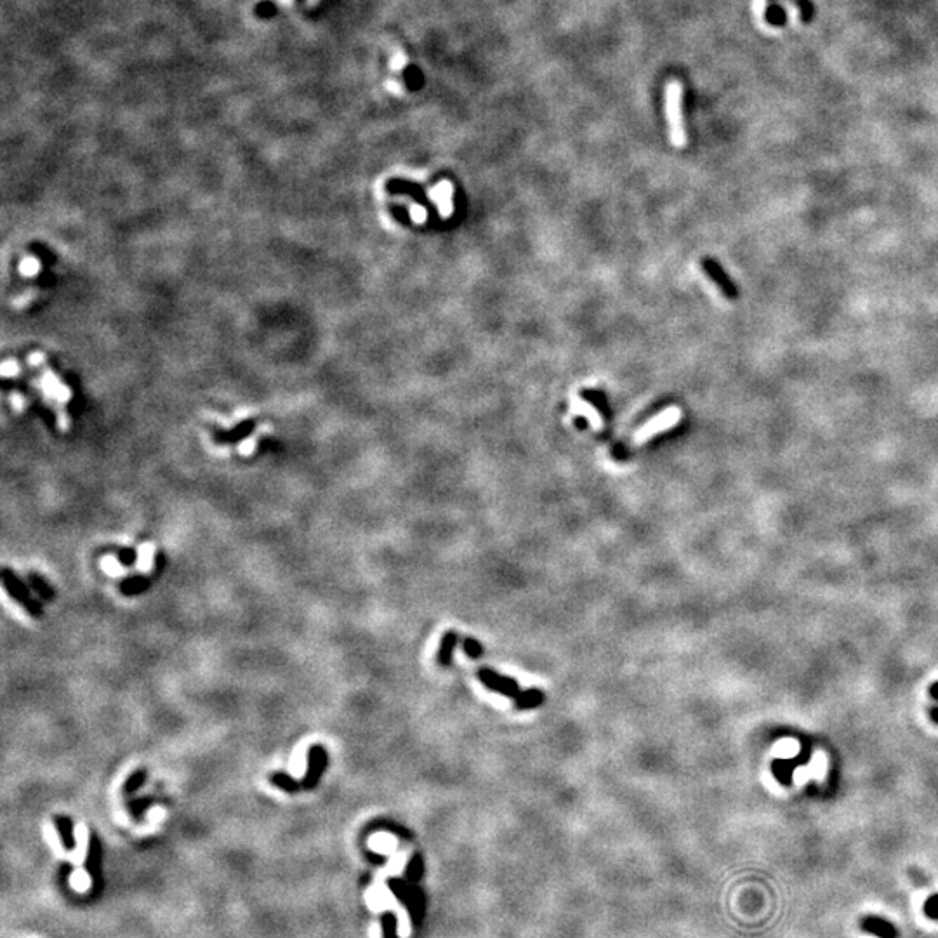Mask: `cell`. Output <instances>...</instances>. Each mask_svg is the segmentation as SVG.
I'll list each match as a JSON object with an SVG mask.
<instances>
[{"label": "cell", "instance_id": "1", "mask_svg": "<svg viewBox=\"0 0 938 938\" xmlns=\"http://www.w3.org/2000/svg\"><path fill=\"white\" fill-rule=\"evenodd\" d=\"M682 103H683L682 84H679L678 80H671V82L665 86L664 108H665V119H667L669 124V139H671L672 146H676V148H683V146L686 145V132H685V124H683Z\"/></svg>", "mask_w": 938, "mask_h": 938}, {"label": "cell", "instance_id": "2", "mask_svg": "<svg viewBox=\"0 0 938 938\" xmlns=\"http://www.w3.org/2000/svg\"><path fill=\"white\" fill-rule=\"evenodd\" d=\"M0 579H2V586L4 589L7 591V594L28 613V615L33 617V619H42L44 615V606L35 596L32 594V591L28 589L27 584L9 568V566H4L2 572H0Z\"/></svg>", "mask_w": 938, "mask_h": 938}, {"label": "cell", "instance_id": "3", "mask_svg": "<svg viewBox=\"0 0 938 938\" xmlns=\"http://www.w3.org/2000/svg\"><path fill=\"white\" fill-rule=\"evenodd\" d=\"M679 419H682V412H679V408H676V407L667 408V410H664L662 414H658L656 419H652V421L646 422L643 428H639L638 433H636L634 438H632V443H634V445L645 443L649 438H652L653 435H658V433L665 431V429H669V428H672V426L678 424Z\"/></svg>", "mask_w": 938, "mask_h": 938}, {"label": "cell", "instance_id": "4", "mask_svg": "<svg viewBox=\"0 0 938 938\" xmlns=\"http://www.w3.org/2000/svg\"><path fill=\"white\" fill-rule=\"evenodd\" d=\"M327 764H329V754H327L325 748L320 744L311 745L310 750H308V768L303 779L304 789L311 790L318 786L320 779L325 774Z\"/></svg>", "mask_w": 938, "mask_h": 938}, {"label": "cell", "instance_id": "5", "mask_svg": "<svg viewBox=\"0 0 938 938\" xmlns=\"http://www.w3.org/2000/svg\"><path fill=\"white\" fill-rule=\"evenodd\" d=\"M478 678H480L481 685L487 686L488 690L502 693L504 697L516 698L518 693H520V686H518L516 679L507 678V676H500L488 667H481L480 671H478Z\"/></svg>", "mask_w": 938, "mask_h": 938}, {"label": "cell", "instance_id": "6", "mask_svg": "<svg viewBox=\"0 0 938 938\" xmlns=\"http://www.w3.org/2000/svg\"><path fill=\"white\" fill-rule=\"evenodd\" d=\"M702 270H704L705 273H708V277L719 287V290L728 297V299H737L738 287L731 282V278L728 277L727 271L719 266L718 261L705 257V259L702 261Z\"/></svg>", "mask_w": 938, "mask_h": 938}, {"label": "cell", "instance_id": "7", "mask_svg": "<svg viewBox=\"0 0 938 938\" xmlns=\"http://www.w3.org/2000/svg\"><path fill=\"white\" fill-rule=\"evenodd\" d=\"M860 930L869 935H873L875 938H899V930L897 926L893 925L892 921L888 919L881 918V916H874V914H867L860 919Z\"/></svg>", "mask_w": 938, "mask_h": 938}, {"label": "cell", "instance_id": "8", "mask_svg": "<svg viewBox=\"0 0 938 938\" xmlns=\"http://www.w3.org/2000/svg\"><path fill=\"white\" fill-rule=\"evenodd\" d=\"M452 195H454V190L448 181H441L431 190V198L438 204L441 218H448L452 214Z\"/></svg>", "mask_w": 938, "mask_h": 938}, {"label": "cell", "instance_id": "9", "mask_svg": "<svg viewBox=\"0 0 938 938\" xmlns=\"http://www.w3.org/2000/svg\"><path fill=\"white\" fill-rule=\"evenodd\" d=\"M459 636L457 632L454 631H447L443 636H441L440 641V649H438V656L436 660L440 665H450L452 664V656H454V649L457 646Z\"/></svg>", "mask_w": 938, "mask_h": 938}, {"label": "cell", "instance_id": "10", "mask_svg": "<svg viewBox=\"0 0 938 938\" xmlns=\"http://www.w3.org/2000/svg\"><path fill=\"white\" fill-rule=\"evenodd\" d=\"M546 701V693L539 688H530V690H525L518 693V697L514 698V708L518 711H525V709H533L537 705H540L542 702Z\"/></svg>", "mask_w": 938, "mask_h": 938}, {"label": "cell", "instance_id": "11", "mask_svg": "<svg viewBox=\"0 0 938 938\" xmlns=\"http://www.w3.org/2000/svg\"><path fill=\"white\" fill-rule=\"evenodd\" d=\"M152 586V580L145 575H136V577H129V579L122 580L120 584V593L124 596H138L146 593Z\"/></svg>", "mask_w": 938, "mask_h": 938}, {"label": "cell", "instance_id": "12", "mask_svg": "<svg viewBox=\"0 0 938 938\" xmlns=\"http://www.w3.org/2000/svg\"><path fill=\"white\" fill-rule=\"evenodd\" d=\"M28 584H30L33 589L37 591V594H39L40 598L44 599V601H53L54 596H56L54 589L51 587V584L47 582V580L44 579L42 575H40V573L28 572Z\"/></svg>", "mask_w": 938, "mask_h": 938}, {"label": "cell", "instance_id": "13", "mask_svg": "<svg viewBox=\"0 0 938 938\" xmlns=\"http://www.w3.org/2000/svg\"><path fill=\"white\" fill-rule=\"evenodd\" d=\"M270 782L273 783L275 787L278 789L285 790V793L294 794L301 789V783L292 777V775L285 774V771H275V774L270 775Z\"/></svg>", "mask_w": 938, "mask_h": 938}, {"label": "cell", "instance_id": "14", "mask_svg": "<svg viewBox=\"0 0 938 938\" xmlns=\"http://www.w3.org/2000/svg\"><path fill=\"white\" fill-rule=\"evenodd\" d=\"M572 407H573V412H577V414H580V415H586L587 421L591 422V426H593L594 429H601L603 428V421H601V415H599V412H596L594 408H591L589 405H587V403L580 402V400H573Z\"/></svg>", "mask_w": 938, "mask_h": 938}, {"label": "cell", "instance_id": "15", "mask_svg": "<svg viewBox=\"0 0 938 938\" xmlns=\"http://www.w3.org/2000/svg\"><path fill=\"white\" fill-rule=\"evenodd\" d=\"M254 14L259 20H273L275 16L278 14V6L273 2V0H259V2L254 6Z\"/></svg>", "mask_w": 938, "mask_h": 938}, {"label": "cell", "instance_id": "16", "mask_svg": "<svg viewBox=\"0 0 938 938\" xmlns=\"http://www.w3.org/2000/svg\"><path fill=\"white\" fill-rule=\"evenodd\" d=\"M146 779H148V770L146 768H139V770L132 771L124 783V790L125 793H134L146 782Z\"/></svg>", "mask_w": 938, "mask_h": 938}, {"label": "cell", "instance_id": "17", "mask_svg": "<svg viewBox=\"0 0 938 938\" xmlns=\"http://www.w3.org/2000/svg\"><path fill=\"white\" fill-rule=\"evenodd\" d=\"M462 649H464V653L469 658H480L481 653H483V649H481V645L474 638H464V641H462Z\"/></svg>", "mask_w": 938, "mask_h": 938}, {"label": "cell", "instance_id": "18", "mask_svg": "<svg viewBox=\"0 0 938 938\" xmlns=\"http://www.w3.org/2000/svg\"><path fill=\"white\" fill-rule=\"evenodd\" d=\"M923 912H925V916L928 919H935V921H938V893L926 899L925 906H923Z\"/></svg>", "mask_w": 938, "mask_h": 938}, {"label": "cell", "instance_id": "19", "mask_svg": "<svg viewBox=\"0 0 938 938\" xmlns=\"http://www.w3.org/2000/svg\"><path fill=\"white\" fill-rule=\"evenodd\" d=\"M117 558H119L120 565L132 566L136 561H138V553H136V549H132V547H125V549L119 551V556Z\"/></svg>", "mask_w": 938, "mask_h": 938}, {"label": "cell", "instance_id": "20", "mask_svg": "<svg viewBox=\"0 0 938 938\" xmlns=\"http://www.w3.org/2000/svg\"><path fill=\"white\" fill-rule=\"evenodd\" d=\"M388 188H389V190H391V191H395V193H396V191H402V193H408V195H412V197H415V198H419V200H422V193H421V190H419V188H415V186L403 185V183H393V185H389Z\"/></svg>", "mask_w": 938, "mask_h": 938}, {"label": "cell", "instance_id": "21", "mask_svg": "<svg viewBox=\"0 0 938 938\" xmlns=\"http://www.w3.org/2000/svg\"><path fill=\"white\" fill-rule=\"evenodd\" d=\"M582 396H584V398H586V400H589V402H593L594 405H598L599 408H603V410H608V407H606V402H605V396H603L601 393H598V391H582Z\"/></svg>", "mask_w": 938, "mask_h": 938}, {"label": "cell", "instance_id": "22", "mask_svg": "<svg viewBox=\"0 0 938 938\" xmlns=\"http://www.w3.org/2000/svg\"><path fill=\"white\" fill-rule=\"evenodd\" d=\"M789 2H793L794 6H796L797 9H800L801 18H803L805 21L810 20L813 11H812V6H810V2H808V0H789Z\"/></svg>", "mask_w": 938, "mask_h": 938}, {"label": "cell", "instance_id": "23", "mask_svg": "<svg viewBox=\"0 0 938 938\" xmlns=\"http://www.w3.org/2000/svg\"><path fill=\"white\" fill-rule=\"evenodd\" d=\"M54 820H56L58 826L61 827V830H63V840H65L66 843H68V841H70V843H73V836H72V829H70V822H68V819H63V816H58V819H54Z\"/></svg>", "mask_w": 938, "mask_h": 938}, {"label": "cell", "instance_id": "24", "mask_svg": "<svg viewBox=\"0 0 938 938\" xmlns=\"http://www.w3.org/2000/svg\"><path fill=\"white\" fill-rule=\"evenodd\" d=\"M410 212H412V219H414L415 223H422V221L426 219V209L424 207H417V205H414Z\"/></svg>", "mask_w": 938, "mask_h": 938}, {"label": "cell", "instance_id": "25", "mask_svg": "<svg viewBox=\"0 0 938 938\" xmlns=\"http://www.w3.org/2000/svg\"><path fill=\"white\" fill-rule=\"evenodd\" d=\"M405 65H407L405 54H398V56H396V60H395V68L400 70V68H403Z\"/></svg>", "mask_w": 938, "mask_h": 938}, {"label": "cell", "instance_id": "26", "mask_svg": "<svg viewBox=\"0 0 938 938\" xmlns=\"http://www.w3.org/2000/svg\"><path fill=\"white\" fill-rule=\"evenodd\" d=\"M930 693H932L933 698H937L938 701V683H935V685L930 688Z\"/></svg>", "mask_w": 938, "mask_h": 938}, {"label": "cell", "instance_id": "27", "mask_svg": "<svg viewBox=\"0 0 938 938\" xmlns=\"http://www.w3.org/2000/svg\"><path fill=\"white\" fill-rule=\"evenodd\" d=\"M932 718L935 719L937 723H938V708H935V709H933V711H932Z\"/></svg>", "mask_w": 938, "mask_h": 938}, {"label": "cell", "instance_id": "28", "mask_svg": "<svg viewBox=\"0 0 938 938\" xmlns=\"http://www.w3.org/2000/svg\"><path fill=\"white\" fill-rule=\"evenodd\" d=\"M299 2H304V0H299Z\"/></svg>", "mask_w": 938, "mask_h": 938}]
</instances>
